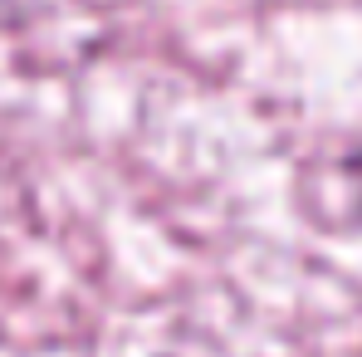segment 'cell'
<instances>
[{
  "instance_id": "6da1fadb",
  "label": "cell",
  "mask_w": 362,
  "mask_h": 357,
  "mask_svg": "<svg viewBox=\"0 0 362 357\" xmlns=\"http://www.w3.org/2000/svg\"><path fill=\"white\" fill-rule=\"evenodd\" d=\"M348 172H353V181H358V216H362V157L348 162Z\"/></svg>"
}]
</instances>
